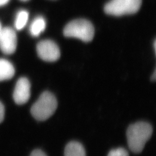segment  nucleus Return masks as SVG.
Returning a JSON list of instances; mask_svg holds the SVG:
<instances>
[{
    "instance_id": "obj_1",
    "label": "nucleus",
    "mask_w": 156,
    "mask_h": 156,
    "mask_svg": "<svg viewBox=\"0 0 156 156\" xmlns=\"http://www.w3.org/2000/svg\"><path fill=\"white\" fill-rule=\"evenodd\" d=\"M153 134V128L149 123L140 122L130 125L127 130L129 149L134 153H140Z\"/></svg>"
},
{
    "instance_id": "obj_2",
    "label": "nucleus",
    "mask_w": 156,
    "mask_h": 156,
    "mask_svg": "<svg viewBox=\"0 0 156 156\" xmlns=\"http://www.w3.org/2000/svg\"><path fill=\"white\" fill-rule=\"evenodd\" d=\"M57 101L55 95L49 91L44 92L31 109V115L38 121H45L56 111Z\"/></svg>"
},
{
    "instance_id": "obj_3",
    "label": "nucleus",
    "mask_w": 156,
    "mask_h": 156,
    "mask_svg": "<svg viewBox=\"0 0 156 156\" xmlns=\"http://www.w3.org/2000/svg\"><path fill=\"white\" fill-rule=\"evenodd\" d=\"M67 37L80 39L86 42L92 41L94 36V28L87 20L76 19L67 24L64 30Z\"/></svg>"
},
{
    "instance_id": "obj_4",
    "label": "nucleus",
    "mask_w": 156,
    "mask_h": 156,
    "mask_svg": "<svg viewBox=\"0 0 156 156\" xmlns=\"http://www.w3.org/2000/svg\"><path fill=\"white\" fill-rule=\"evenodd\" d=\"M142 0H111L104 7L106 14L115 16L134 14L140 10Z\"/></svg>"
},
{
    "instance_id": "obj_5",
    "label": "nucleus",
    "mask_w": 156,
    "mask_h": 156,
    "mask_svg": "<svg viewBox=\"0 0 156 156\" xmlns=\"http://www.w3.org/2000/svg\"><path fill=\"white\" fill-rule=\"evenodd\" d=\"M37 50L39 57L45 62H56L60 57L58 46L51 40H44L39 42L37 46Z\"/></svg>"
},
{
    "instance_id": "obj_6",
    "label": "nucleus",
    "mask_w": 156,
    "mask_h": 156,
    "mask_svg": "<svg viewBox=\"0 0 156 156\" xmlns=\"http://www.w3.org/2000/svg\"><path fill=\"white\" fill-rule=\"evenodd\" d=\"M17 36L10 27L2 28L0 33V49L6 55L13 54L16 49Z\"/></svg>"
},
{
    "instance_id": "obj_7",
    "label": "nucleus",
    "mask_w": 156,
    "mask_h": 156,
    "mask_svg": "<svg viewBox=\"0 0 156 156\" xmlns=\"http://www.w3.org/2000/svg\"><path fill=\"white\" fill-rule=\"evenodd\" d=\"M31 85L26 78H20L17 82L13 91V100L18 105L26 103L30 98Z\"/></svg>"
},
{
    "instance_id": "obj_8",
    "label": "nucleus",
    "mask_w": 156,
    "mask_h": 156,
    "mask_svg": "<svg viewBox=\"0 0 156 156\" xmlns=\"http://www.w3.org/2000/svg\"><path fill=\"white\" fill-rule=\"evenodd\" d=\"M15 73V68L11 62L0 58V82L11 79Z\"/></svg>"
},
{
    "instance_id": "obj_9",
    "label": "nucleus",
    "mask_w": 156,
    "mask_h": 156,
    "mask_svg": "<svg viewBox=\"0 0 156 156\" xmlns=\"http://www.w3.org/2000/svg\"><path fill=\"white\" fill-rule=\"evenodd\" d=\"M64 156H86V154L83 145L77 141H71L65 147Z\"/></svg>"
},
{
    "instance_id": "obj_10",
    "label": "nucleus",
    "mask_w": 156,
    "mask_h": 156,
    "mask_svg": "<svg viewBox=\"0 0 156 156\" xmlns=\"http://www.w3.org/2000/svg\"><path fill=\"white\" fill-rule=\"evenodd\" d=\"M46 21L41 16L36 17L30 26V33L32 36L37 37L45 31L46 28Z\"/></svg>"
},
{
    "instance_id": "obj_11",
    "label": "nucleus",
    "mask_w": 156,
    "mask_h": 156,
    "mask_svg": "<svg viewBox=\"0 0 156 156\" xmlns=\"http://www.w3.org/2000/svg\"><path fill=\"white\" fill-rule=\"evenodd\" d=\"M28 20V13L26 11L22 10L17 14L15 19V26L17 30H21L26 26Z\"/></svg>"
},
{
    "instance_id": "obj_12",
    "label": "nucleus",
    "mask_w": 156,
    "mask_h": 156,
    "mask_svg": "<svg viewBox=\"0 0 156 156\" xmlns=\"http://www.w3.org/2000/svg\"><path fill=\"white\" fill-rule=\"evenodd\" d=\"M107 156H129V154L126 149L118 147L110 151Z\"/></svg>"
},
{
    "instance_id": "obj_13",
    "label": "nucleus",
    "mask_w": 156,
    "mask_h": 156,
    "mask_svg": "<svg viewBox=\"0 0 156 156\" xmlns=\"http://www.w3.org/2000/svg\"><path fill=\"white\" fill-rule=\"evenodd\" d=\"M30 156H47L44 151L40 149H35L32 151Z\"/></svg>"
},
{
    "instance_id": "obj_14",
    "label": "nucleus",
    "mask_w": 156,
    "mask_h": 156,
    "mask_svg": "<svg viewBox=\"0 0 156 156\" xmlns=\"http://www.w3.org/2000/svg\"><path fill=\"white\" fill-rule=\"evenodd\" d=\"M4 116H5V108L2 103L0 101V123H1L4 119Z\"/></svg>"
},
{
    "instance_id": "obj_15",
    "label": "nucleus",
    "mask_w": 156,
    "mask_h": 156,
    "mask_svg": "<svg viewBox=\"0 0 156 156\" xmlns=\"http://www.w3.org/2000/svg\"><path fill=\"white\" fill-rule=\"evenodd\" d=\"M9 0H0V6L4 5L6 4Z\"/></svg>"
},
{
    "instance_id": "obj_16",
    "label": "nucleus",
    "mask_w": 156,
    "mask_h": 156,
    "mask_svg": "<svg viewBox=\"0 0 156 156\" xmlns=\"http://www.w3.org/2000/svg\"><path fill=\"white\" fill-rule=\"evenodd\" d=\"M156 71L154 72L153 73V75L151 76V80L152 81H155L156 80Z\"/></svg>"
},
{
    "instance_id": "obj_17",
    "label": "nucleus",
    "mask_w": 156,
    "mask_h": 156,
    "mask_svg": "<svg viewBox=\"0 0 156 156\" xmlns=\"http://www.w3.org/2000/svg\"><path fill=\"white\" fill-rule=\"evenodd\" d=\"M2 25H1V23H0V33H1V31H2Z\"/></svg>"
},
{
    "instance_id": "obj_18",
    "label": "nucleus",
    "mask_w": 156,
    "mask_h": 156,
    "mask_svg": "<svg viewBox=\"0 0 156 156\" xmlns=\"http://www.w3.org/2000/svg\"><path fill=\"white\" fill-rule=\"evenodd\" d=\"M21 1H27L28 0H21Z\"/></svg>"
}]
</instances>
